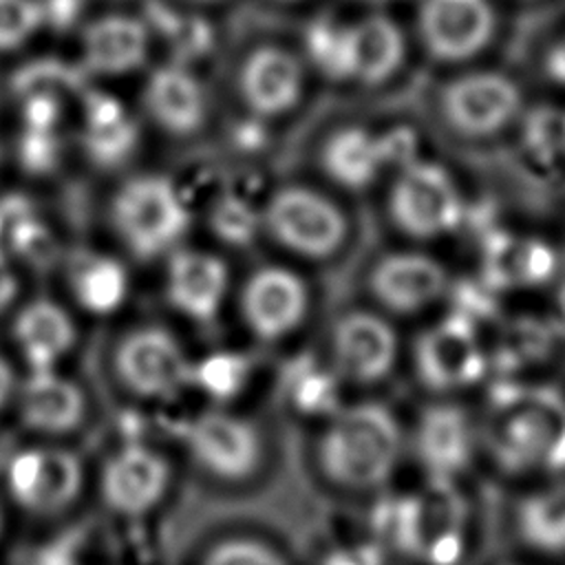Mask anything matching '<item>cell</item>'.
Returning <instances> with one entry per match:
<instances>
[{"instance_id": "27", "label": "cell", "mask_w": 565, "mask_h": 565, "mask_svg": "<svg viewBox=\"0 0 565 565\" xmlns=\"http://www.w3.org/2000/svg\"><path fill=\"white\" fill-rule=\"evenodd\" d=\"M351 79L377 86L391 79L404 64V35L397 22L384 13H371L349 24Z\"/></svg>"}, {"instance_id": "22", "label": "cell", "mask_w": 565, "mask_h": 565, "mask_svg": "<svg viewBox=\"0 0 565 565\" xmlns=\"http://www.w3.org/2000/svg\"><path fill=\"white\" fill-rule=\"evenodd\" d=\"M371 296L395 313H415L437 302L448 289L446 267L422 252L382 256L369 274Z\"/></svg>"}, {"instance_id": "18", "label": "cell", "mask_w": 565, "mask_h": 565, "mask_svg": "<svg viewBox=\"0 0 565 565\" xmlns=\"http://www.w3.org/2000/svg\"><path fill=\"white\" fill-rule=\"evenodd\" d=\"M172 483L168 457L141 441L115 448L99 470L104 503L124 516H141L157 508Z\"/></svg>"}, {"instance_id": "26", "label": "cell", "mask_w": 565, "mask_h": 565, "mask_svg": "<svg viewBox=\"0 0 565 565\" xmlns=\"http://www.w3.org/2000/svg\"><path fill=\"white\" fill-rule=\"evenodd\" d=\"M322 174L347 190L371 185L391 163L384 135L377 137L362 126H342L327 135L318 152Z\"/></svg>"}, {"instance_id": "1", "label": "cell", "mask_w": 565, "mask_h": 565, "mask_svg": "<svg viewBox=\"0 0 565 565\" xmlns=\"http://www.w3.org/2000/svg\"><path fill=\"white\" fill-rule=\"evenodd\" d=\"M402 455L395 415L377 402L338 406L318 435L316 461L327 481L344 490H373L391 479Z\"/></svg>"}, {"instance_id": "7", "label": "cell", "mask_w": 565, "mask_h": 565, "mask_svg": "<svg viewBox=\"0 0 565 565\" xmlns=\"http://www.w3.org/2000/svg\"><path fill=\"white\" fill-rule=\"evenodd\" d=\"M230 84L243 115L271 124L300 106L307 90V62L280 42H256L234 60Z\"/></svg>"}, {"instance_id": "3", "label": "cell", "mask_w": 565, "mask_h": 565, "mask_svg": "<svg viewBox=\"0 0 565 565\" xmlns=\"http://www.w3.org/2000/svg\"><path fill=\"white\" fill-rule=\"evenodd\" d=\"M382 545L422 565H455L468 539V503L446 479H428L411 494L382 501L375 512Z\"/></svg>"}, {"instance_id": "39", "label": "cell", "mask_w": 565, "mask_h": 565, "mask_svg": "<svg viewBox=\"0 0 565 565\" xmlns=\"http://www.w3.org/2000/svg\"><path fill=\"white\" fill-rule=\"evenodd\" d=\"M4 159H7V152H4V146L0 141V172H2V166H4Z\"/></svg>"}, {"instance_id": "29", "label": "cell", "mask_w": 565, "mask_h": 565, "mask_svg": "<svg viewBox=\"0 0 565 565\" xmlns=\"http://www.w3.org/2000/svg\"><path fill=\"white\" fill-rule=\"evenodd\" d=\"M516 530L532 550L565 554V490L525 497L516 508Z\"/></svg>"}, {"instance_id": "33", "label": "cell", "mask_w": 565, "mask_h": 565, "mask_svg": "<svg viewBox=\"0 0 565 565\" xmlns=\"http://www.w3.org/2000/svg\"><path fill=\"white\" fill-rule=\"evenodd\" d=\"M201 565H289L285 556L256 539H225L207 550Z\"/></svg>"}, {"instance_id": "25", "label": "cell", "mask_w": 565, "mask_h": 565, "mask_svg": "<svg viewBox=\"0 0 565 565\" xmlns=\"http://www.w3.org/2000/svg\"><path fill=\"white\" fill-rule=\"evenodd\" d=\"M64 287L75 309L88 316L115 313L130 294L124 258L104 252L73 254L64 265Z\"/></svg>"}, {"instance_id": "30", "label": "cell", "mask_w": 565, "mask_h": 565, "mask_svg": "<svg viewBox=\"0 0 565 565\" xmlns=\"http://www.w3.org/2000/svg\"><path fill=\"white\" fill-rule=\"evenodd\" d=\"M305 62L333 82L351 79L349 24L322 18L305 31Z\"/></svg>"}, {"instance_id": "42", "label": "cell", "mask_w": 565, "mask_h": 565, "mask_svg": "<svg viewBox=\"0 0 565 565\" xmlns=\"http://www.w3.org/2000/svg\"><path fill=\"white\" fill-rule=\"evenodd\" d=\"M274 2H282V4H291V2H298V0H274Z\"/></svg>"}, {"instance_id": "37", "label": "cell", "mask_w": 565, "mask_h": 565, "mask_svg": "<svg viewBox=\"0 0 565 565\" xmlns=\"http://www.w3.org/2000/svg\"><path fill=\"white\" fill-rule=\"evenodd\" d=\"M20 300V278L11 263L0 260V316H9Z\"/></svg>"}, {"instance_id": "21", "label": "cell", "mask_w": 565, "mask_h": 565, "mask_svg": "<svg viewBox=\"0 0 565 565\" xmlns=\"http://www.w3.org/2000/svg\"><path fill=\"white\" fill-rule=\"evenodd\" d=\"M417 31L433 60L466 62L492 40L494 11L488 0H422Z\"/></svg>"}, {"instance_id": "41", "label": "cell", "mask_w": 565, "mask_h": 565, "mask_svg": "<svg viewBox=\"0 0 565 565\" xmlns=\"http://www.w3.org/2000/svg\"><path fill=\"white\" fill-rule=\"evenodd\" d=\"M2 527H4V512H2V505H0V534H2Z\"/></svg>"}, {"instance_id": "20", "label": "cell", "mask_w": 565, "mask_h": 565, "mask_svg": "<svg viewBox=\"0 0 565 565\" xmlns=\"http://www.w3.org/2000/svg\"><path fill=\"white\" fill-rule=\"evenodd\" d=\"M415 371L422 384L446 393L479 382L488 369L475 324L459 316L426 329L415 342Z\"/></svg>"}, {"instance_id": "16", "label": "cell", "mask_w": 565, "mask_h": 565, "mask_svg": "<svg viewBox=\"0 0 565 565\" xmlns=\"http://www.w3.org/2000/svg\"><path fill=\"white\" fill-rule=\"evenodd\" d=\"M11 413L31 435L57 439L77 433L90 415L84 384L62 369L22 373Z\"/></svg>"}, {"instance_id": "5", "label": "cell", "mask_w": 565, "mask_h": 565, "mask_svg": "<svg viewBox=\"0 0 565 565\" xmlns=\"http://www.w3.org/2000/svg\"><path fill=\"white\" fill-rule=\"evenodd\" d=\"M192 364L181 338L154 320L121 327L106 349L108 380L135 402L174 399L192 386Z\"/></svg>"}, {"instance_id": "43", "label": "cell", "mask_w": 565, "mask_h": 565, "mask_svg": "<svg viewBox=\"0 0 565 565\" xmlns=\"http://www.w3.org/2000/svg\"><path fill=\"white\" fill-rule=\"evenodd\" d=\"M364 2H388V0H364Z\"/></svg>"}, {"instance_id": "34", "label": "cell", "mask_w": 565, "mask_h": 565, "mask_svg": "<svg viewBox=\"0 0 565 565\" xmlns=\"http://www.w3.org/2000/svg\"><path fill=\"white\" fill-rule=\"evenodd\" d=\"M214 227L218 232V236H223L225 241L232 243H245L249 241L252 234L260 236L258 230V205L252 207L247 203H238V201H227V203H218L214 210Z\"/></svg>"}, {"instance_id": "19", "label": "cell", "mask_w": 565, "mask_h": 565, "mask_svg": "<svg viewBox=\"0 0 565 565\" xmlns=\"http://www.w3.org/2000/svg\"><path fill=\"white\" fill-rule=\"evenodd\" d=\"M77 49V68L84 77H128L148 66L152 29L143 18L132 13H102L82 26Z\"/></svg>"}, {"instance_id": "24", "label": "cell", "mask_w": 565, "mask_h": 565, "mask_svg": "<svg viewBox=\"0 0 565 565\" xmlns=\"http://www.w3.org/2000/svg\"><path fill=\"white\" fill-rule=\"evenodd\" d=\"M475 428L457 404L428 406L415 428V452L428 479L452 481L472 459Z\"/></svg>"}, {"instance_id": "40", "label": "cell", "mask_w": 565, "mask_h": 565, "mask_svg": "<svg viewBox=\"0 0 565 565\" xmlns=\"http://www.w3.org/2000/svg\"><path fill=\"white\" fill-rule=\"evenodd\" d=\"M188 2H194V4H216L221 0H188Z\"/></svg>"}, {"instance_id": "38", "label": "cell", "mask_w": 565, "mask_h": 565, "mask_svg": "<svg viewBox=\"0 0 565 565\" xmlns=\"http://www.w3.org/2000/svg\"><path fill=\"white\" fill-rule=\"evenodd\" d=\"M556 309H558V318H561V329H563V333H565V282H563L561 289H558Z\"/></svg>"}, {"instance_id": "36", "label": "cell", "mask_w": 565, "mask_h": 565, "mask_svg": "<svg viewBox=\"0 0 565 565\" xmlns=\"http://www.w3.org/2000/svg\"><path fill=\"white\" fill-rule=\"evenodd\" d=\"M20 371L15 369L13 360L0 351V415L11 411L18 384H20Z\"/></svg>"}, {"instance_id": "32", "label": "cell", "mask_w": 565, "mask_h": 565, "mask_svg": "<svg viewBox=\"0 0 565 565\" xmlns=\"http://www.w3.org/2000/svg\"><path fill=\"white\" fill-rule=\"evenodd\" d=\"M247 380V364L241 355L216 353L192 364V386H199L214 399H227L241 391Z\"/></svg>"}, {"instance_id": "11", "label": "cell", "mask_w": 565, "mask_h": 565, "mask_svg": "<svg viewBox=\"0 0 565 565\" xmlns=\"http://www.w3.org/2000/svg\"><path fill=\"white\" fill-rule=\"evenodd\" d=\"M11 499L33 514H57L71 508L84 486L82 459L57 444H35L18 450L4 470Z\"/></svg>"}, {"instance_id": "2", "label": "cell", "mask_w": 565, "mask_h": 565, "mask_svg": "<svg viewBox=\"0 0 565 565\" xmlns=\"http://www.w3.org/2000/svg\"><path fill=\"white\" fill-rule=\"evenodd\" d=\"M106 216L124 254L141 263L163 260L192 227L185 192L170 174L154 170L121 177L108 196Z\"/></svg>"}, {"instance_id": "31", "label": "cell", "mask_w": 565, "mask_h": 565, "mask_svg": "<svg viewBox=\"0 0 565 565\" xmlns=\"http://www.w3.org/2000/svg\"><path fill=\"white\" fill-rule=\"evenodd\" d=\"M44 26L40 0H0V55L22 51Z\"/></svg>"}, {"instance_id": "23", "label": "cell", "mask_w": 565, "mask_h": 565, "mask_svg": "<svg viewBox=\"0 0 565 565\" xmlns=\"http://www.w3.org/2000/svg\"><path fill=\"white\" fill-rule=\"evenodd\" d=\"M82 152L99 168L124 166L139 146V119L115 95L84 90L77 99Z\"/></svg>"}, {"instance_id": "28", "label": "cell", "mask_w": 565, "mask_h": 565, "mask_svg": "<svg viewBox=\"0 0 565 565\" xmlns=\"http://www.w3.org/2000/svg\"><path fill=\"white\" fill-rule=\"evenodd\" d=\"M556 258L536 238H494L488 247V274L499 285H536L552 276Z\"/></svg>"}, {"instance_id": "6", "label": "cell", "mask_w": 565, "mask_h": 565, "mask_svg": "<svg viewBox=\"0 0 565 565\" xmlns=\"http://www.w3.org/2000/svg\"><path fill=\"white\" fill-rule=\"evenodd\" d=\"M258 230L287 256L327 260L344 247L349 218L320 188L280 183L258 203Z\"/></svg>"}, {"instance_id": "13", "label": "cell", "mask_w": 565, "mask_h": 565, "mask_svg": "<svg viewBox=\"0 0 565 565\" xmlns=\"http://www.w3.org/2000/svg\"><path fill=\"white\" fill-rule=\"evenodd\" d=\"M161 291L174 313L210 324L234 291L230 263L212 249L181 245L163 258Z\"/></svg>"}, {"instance_id": "4", "label": "cell", "mask_w": 565, "mask_h": 565, "mask_svg": "<svg viewBox=\"0 0 565 565\" xmlns=\"http://www.w3.org/2000/svg\"><path fill=\"white\" fill-rule=\"evenodd\" d=\"M486 444L510 472L565 470V399L550 388H503L488 411Z\"/></svg>"}, {"instance_id": "14", "label": "cell", "mask_w": 565, "mask_h": 565, "mask_svg": "<svg viewBox=\"0 0 565 565\" xmlns=\"http://www.w3.org/2000/svg\"><path fill=\"white\" fill-rule=\"evenodd\" d=\"M519 84L499 71H470L448 82L439 97L446 124L459 135L488 137L503 130L521 110Z\"/></svg>"}, {"instance_id": "17", "label": "cell", "mask_w": 565, "mask_h": 565, "mask_svg": "<svg viewBox=\"0 0 565 565\" xmlns=\"http://www.w3.org/2000/svg\"><path fill=\"white\" fill-rule=\"evenodd\" d=\"M397 355L399 340L393 324L373 311H349L331 327L329 366L340 382H380L393 371Z\"/></svg>"}, {"instance_id": "12", "label": "cell", "mask_w": 565, "mask_h": 565, "mask_svg": "<svg viewBox=\"0 0 565 565\" xmlns=\"http://www.w3.org/2000/svg\"><path fill=\"white\" fill-rule=\"evenodd\" d=\"M139 110L159 135L188 141L207 128L212 97L192 66L172 60L148 68L139 93Z\"/></svg>"}, {"instance_id": "8", "label": "cell", "mask_w": 565, "mask_h": 565, "mask_svg": "<svg viewBox=\"0 0 565 565\" xmlns=\"http://www.w3.org/2000/svg\"><path fill=\"white\" fill-rule=\"evenodd\" d=\"M232 294L238 322L263 344L291 338L311 311L307 278L285 263L254 265L234 285Z\"/></svg>"}, {"instance_id": "35", "label": "cell", "mask_w": 565, "mask_h": 565, "mask_svg": "<svg viewBox=\"0 0 565 565\" xmlns=\"http://www.w3.org/2000/svg\"><path fill=\"white\" fill-rule=\"evenodd\" d=\"M320 565H384V552L380 543L364 541L331 550Z\"/></svg>"}, {"instance_id": "10", "label": "cell", "mask_w": 565, "mask_h": 565, "mask_svg": "<svg viewBox=\"0 0 565 565\" xmlns=\"http://www.w3.org/2000/svg\"><path fill=\"white\" fill-rule=\"evenodd\" d=\"M388 214L406 236L437 238L461 223L463 199L444 166L413 159L391 185Z\"/></svg>"}, {"instance_id": "15", "label": "cell", "mask_w": 565, "mask_h": 565, "mask_svg": "<svg viewBox=\"0 0 565 565\" xmlns=\"http://www.w3.org/2000/svg\"><path fill=\"white\" fill-rule=\"evenodd\" d=\"M9 342L24 373L60 369L79 342L73 309L44 294L22 298L9 313Z\"/></svg>"}, {"instance_id": "9", "label": "cell", "mask_w": 565, "mask_h": 565, "mask_svg": "<svg viewBox=\"0 0 565 565\" xmlns=\"http://www.w3.org/2000/svg\"><path fill=\"white\" fill-rule=\"evenodd\" d=\"M192 461L214 479L238 483L254 477L267 455L263 426L225 406L196 413L183 430Z\"/></svg>"}]
</instances>
